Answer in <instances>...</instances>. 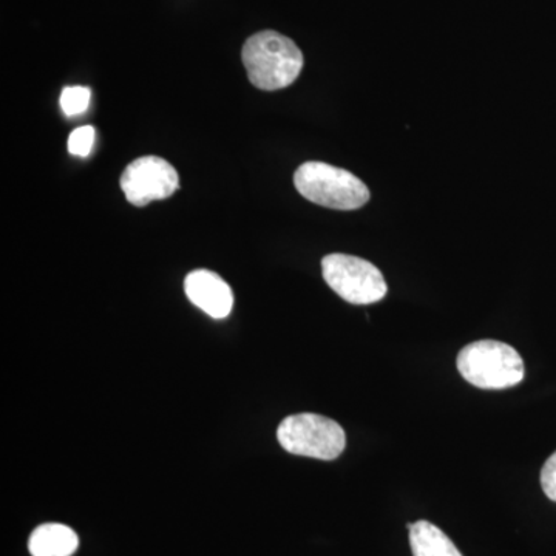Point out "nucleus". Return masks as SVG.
I'll return each instance as SVG.
<instances>
[{
  "label": "nucleus",
  "mask_w": 556,
  "mask_h": 556,
  "mask_svg": "<svg viewBox=\"0 0 556 556\" xmlns=\"http://www.w3.org/2000/svg\"><path fill=\"white\" fill-rule=\"evenodd\" d=\"M241 60L252 86L265 91L287 89L305 64L294 40L270 30L251 36L244 42Z\"/></svg>",
  "instance_id": "obj_1"
},
{
  "label": "nucleus",
  "mask_w": 556,
  "mask_h": 556,
  "mask_svg": "<svg viewBox=\"0 0 556 556\" xmlns=\"http://www.w3.org/2000/svg\"><path fill=\"white\" fill-rule=\"evenodd\" d=\"M91 100V91L87 87H65L62 90L60 104L62 112L67 116H78L86 113L89 109Z\"/></svg>",
  "instance_id": "obj_10"
},
{
  "label": "nucleus",
  "mask_w": 556,
  "mask_h": 556,
  "mask_svg": "<svg viewBox=\"0 0 556 556\" xmlns=\"http://www.w3.org/2000/svg\"><path fill=\"white\" fill-rule=\"evenodd\" d=\"M413 556H463L455 543L439 527L417 521L409 529Z\"/></svg>",
  "instance_id": "obj_9"
},
{
  "label": "nucleus",
  "mask_w": 556,
  "mask_h": 556,
  "mask_svg": "<svg viewBox=\"0 0 556 556\" xmlns=\"http://www.w3.org/2000/svg\"><path fill=\"white\" fill-rule=\"evenodd\" d=\"M121 189L134 206L144 207L152 201L166 200L179 189L178 172L160 156H141L121 175Z\"/></svg>",
  "instance_id": "obj_6"
},
{
  "label": "nucleus",
  "mask_w": 556,
  "mask_h": 556,
  "mask_svg": "<svg viewBox=\"0 0 556 556\" xmlns=\"http://www.w3.org/2000/svg\"><path fill=\"white\" fill-rule=\"evenodd\" d=\"M185 292L193 305L208 317L226 318L233 306L232 289L218 274L207 269L192 270L185 280Z\"/></svg>",
  "instance_id": "obj_7"
},
{
  "label": "nucleus",
  "mask_w": 556,
  "mask_h": 556,
  "mask_svg": "<svg viewBox=\"0 0 556 556\" xmlns=\"http://www.w3.org/2000/svg\"><path fill=\"white\" fill-rule=\"evenodd\" d=\"M541 485H543L548 500L556 503V452L544 464L543 471H541Z\"/></svg>",
  "instance_id": "obj_12"
},
{
  "label": "nucleus",
  "mask_w": 556,
  "mask_h": 556,
  "mask_svg": "<svg viewBox=\"0 0 556 556\" xmlns=\"http://www.w3.org/2000/svg\"><path fill=\"white\" fill-rule=\"evenodd\" d=\"M294 185L311 203L336 211H356L369 201V190L362 179L320 161L302 164L294 174Z\"/></svg>",
  "instance_id": "obj_3"
},
{
  "label": "nucleus",
  "mask_w": 556,
  "mask_h": 556,
  "mask_svg": "<svg viewBox=\"0 0 556 556\" xmlns=\"http://www.w3.org/2000/svg\"><path fill=\"white\" fill-rule=\"evenodd\" d=\"M321 273L328 287L348 303L371 305L387 295L382 273L367 260L331 254L321 260Z\"/></svg>",
  "instance_id": "obj_5"
},
{
  "label": "nucleus",
  "mask_w": 556,
  "mask_h": 556,
  "mask_svg": "<svg viewBox=\"0 0 556 556\" xmlns=\"http://www.w3.org/2000/svg\"><path fill=\"white\" fill-rule=\"evenodd\" d=\"M277 439L291 455L320 460L338 459L346 445L343 428L336 420L314 413L288 416L281 420Z\"/></svg>",
  "instance_id": "obj_4"
},
{
  "label": "nucleus",
  "mask_w": 556,
  "mask_h": 556,
  "mask_svg": "<svg viewBox=\"0 0 556 556\" xmlns=\"http://www.w3.org/2000/svg\"><path fill=\"white\" fill-rule=\"evenodd\" d=\"M456 367L471 386L504 390L525 379V362L515 348L496 340H479L457 354Z\"/></svg>",
  "instance_id": "obj_2"
},
{
  "label": "nucleus",
  "mask_w": 556,
  "mask_h": 556,
  "mask_svg": "<svg viewBox=\"0 0 556 556\" xmlns=\"http://www.w3.org/2000/svg\"><path fill=\"white\" fill-rule=\"evenodd\" d=\"M94 135H97V131L91 126H84L73 130L67 142L68 152L73 156L86 159V156L90 155L91 149H93Z\"/></svg>",
  "instance_id": "obj_11"
},
{
  "label": "nucleus",
  "mask_w": 556,
  "mask_h": 556,
  "mask_svg": "<svg viewBox=\"0 0 556 556\" xmlns=\"http://www.w3.org/2000/svg\"><path fill=\"white\" fill-rule=\"evenodd\" d=\"M78 546V535L70 527L56 522L39 526L28 541L33 556H72Z\"/></svg>",
  "instance_id": "obj_8"
}]
</instances>
